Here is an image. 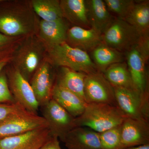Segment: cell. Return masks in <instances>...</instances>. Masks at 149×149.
Wrapping results in <instances>:
<instances>
[{"label": "cell", "instance_id": "cell-5", "mask_svg": "<svg viewBox=\"0 0 149 149\" xmlns=\"http://www.w3.org/2000/svg\"><path fill=\"white\" fill-rule=\"evenodd\" d=\"M125 60L134 88L140 93H149L146 65L149 56V37L143 36L138 45L125 53Z\"/></svg>", "mask_w": 149, "mask_h": 149}, {"label": "cell", "instance_id": "cell-9", "mask_svg": "<svg viewBox=\"0 0 149 149\" xmlns=\"http://www.w3.org/2000/svg\"><path fill=\"white\" fill-rule=\"evenodd\" d=\"M41 108L42 116L47 123L51 136L63 142L67 134L76 127L75 118L52 99Z\"/></svg>", "mask_w": 149, "mask_h": 149}, {"label": "cell", "instance_id": "cell-17", "mask_svg": "<svg viewBox=\"0 0 149 149\" xmlns=\"http://www.w3.org/2000/svg\"><path fill=\"white\" fill-rule=\"evenodd\" d=\"M85 3L91 28L102 36L114 17L102 0H85Z\"/></svg>", "mask_w": 149, "mask_h": 149}, {"label": "cell", "instance_id": "cell-7", "mask_svg": "<svg viewBox=\"0 0 149 149\" xmlns=\"http://www.w3.org/2000/svg\"><path fill=\"white\" fill-rule=\"evenodd\" d=\"M117 107L125 118L149 120V93L134 88L113 87Z\"/></svg>", "mask_w": 149, "mask_h": 149}, {"label": "cell", "instance_id": "cell-8", "mask_svg": "<svg viewBox=\"0 0 149 149\" xmlns=\"http://www.w3.org/2000/svg\"><path fill=\"white\" fill-rule=\"evenodd\" d=\"M48 127L45 119L23 108L0 120V139Z\"/></svg>", "mask_w": 149, "mask_h": 149}, {"label": "cell", "instance_id": "cell-27", "mask_svg": "<svg viewBox=\"0 0 149 149\" xmlns=\"http://www.w3.org/2000/svg\"><path fill=\"white\" fill-rule=\"evenodd\" d=\"M121 125L100 133L102 149H120Z\"/></svg>", "mask_w": 149, "mask_h": 149}, {"label": "cell", "instance_id": "cell-31", "mask_svg": "<svg viewBox=\"0 0 149 149\" xmlns=\"http://www.w3.org/2000/svg\"><path fill=\"white\" fill-rule=\"evenodd\" d=\"M58 138L51 136L40 149H62Z\"/></svg>", "mask_w": 149, "mask_h": 149}, {"label": "cell", "instance_id": "cell-3", "mask_svg": "<svg viewBox=\"0 0 149 149\" xmlns=\"http://www.w3.org/2000/svg\"><path fill=\"white\" fill-rule=\"evenodd\" d=\"M34 15L29 7L17 5L0 11V33L10 37L28 35L35 29Z\"/></svg>", "mask_w": 149, "mask_h": 149}, {"label": "cell", "instance_id": "cell-10", "mask_svg": "<svg viewBox=\"0 0 149 149\" xmlns=\"http://www.w3.org/2000/svg\"><path fill=\"white\" fill-rule=\"evenodd\" d=\"M83 93L86 104H108L117 107L113 87L102 72L86 74Z\"/></svg>", "mask_w": 149, "mask_h": 149}, {"label": "cell", "instance_id": "cell-28", "mask_svg": "<svg viewBox=\"0 0 149 149\" xmlns=\"http://www.w3.org/2000/svg\"><path fill=\"white\" fill-rule=\"evenodd\" d=\"M17 37H8L0 33V63H8L12 60L14 53L21 42H18Z\"/></svg>", "mask_w": 149, "mask_h": 149}, {"label": "cell", "instance_id": "cell-22", "mask_svg": "<svg viewBox=\"0 0 149 149\" xmlns=\"http://www.w3.org/2000/svg\"><path fill=\"white\" fill-rule=\"evenodd\" d=\"M61 68L55 84L72 92L84 100L83 91L86 74L67 68Z\"/></svg>", "mask_w": 149, "mask_h": 149}, {"label": "cell", "instance_id": "cell-16", "mask_svg": "<svg viewBox=\"0 0 149 149\" xmlns=\"http://www.w3.org/2000/svg\"><path fill=\"white\" fill-rule=\"evenodd\" d=\"M66 42L72 47L88 52H92L102 42L101 35L94 29L73 26L68 29Z\"/></svg>", "mask_w": 149, "mask_h": 149}, {"label": "cell", "instance_id": "cell-15", "mask_svg": "<svg viewBox=\"0 0 149 149\" xmlns=\"http://www.w3.org/2000/svg\"><path fill=\"white\" fill-rule=\"evenodd\" d=\"M68 149H102L100 133L86 127H76L63 141Z\"/></svg>", "mask_w": 149, "mask_h": 149}, {"label": "cell", "instance_id": "cell-19", "mask_svg": "<svg viewBox=\"0 0 149 149\" xmlns=\"http://www.w3.org/2000/svg\"><path fill=\"white\" fill-rule=\"evenodd\" d=\"M52 99L75 118L83 113L87 104L79 96L56 84L52 91Z\"/></svg>", "mask_w": 149, "mask_h": 149}, {"label": "cell", "instance_id": "cell-20", "mask_svg": "<svg viewBox=\"0 0 149 149\" xmlns=\"http://www.w3.org/2000/svg\"><path fill=\"white\" fill-rule=\"evenodd\" d=\"M60 4L63 18H66L74 26L91 28L85 0H61Z\"/></svg>", "mask_w": 149, "mask_h": 149}, {"label": "cell", "instance_id": "cell-12", "mask_svg": "<svg viewBox=\"0 0 149 149\" xmlns=\"http://www.w3.org/2000/svg\"><path fill=\"white\" fill-rule=\"evenodd\" d=\"M149 145V122L125 118L121 124L120 149Z\"/></svg>", "mask_w": 149, "mask_h": 149}, {"label": "cell", "instance_id": "cell-1", "mask_svg": "<svg viewBox=\"0 0 149 149\" xmlns=\"http://www.w3.org/2000/svg\"><path fill=\"white\" fill-rule=\"evenodd\" d=\"M125 118L117 107L108 104H87L83 113L75 118V126L88 127L101 133L121 125Z\"/></svg>", "mask_w": 149, "mask_h": 149}, {"label": "cell", "instance_id": "cell-30", "mask_svg": "<svg viewBox=\"0 0 149 149\" xmlns=\"http://www.w3.org/2000/svg\"><path fill=\"white\" fill-rule=\"evenodd\" d=\"M23 108H24L17 102L13 104H0V120Z\"/></svg>", "mask_w": 149, "mask_h": 149}, {"label": "cell", "instance_id": "cell-26", "mask_svg": "<svg viewBox=\"0 0 149 149\" xmlns=\"http://www.w3.org/2000/svg\"><path fill=\"white\" fill-rule=\"evenodd\" d=\"M109 12L115 18L124 20L136 3L133 0H104Z\"/></svg>", "mask_w": 149, "mask_h": 149}, {"label": "cell", "instance_id": "cell-13", "mask_svg": "<svg viewBox=\"0 0 149 149\" xmlns=\"http://www.w3.org/2000/svg\"><path fill=\"white\" fill-rule=\"evenodd\" d=\"M51 136L48 127L0 139V149H40Z\"/></svg>", "mask_w": 149, "mask_h": 149}, {"label": "cell", "instance_id": "cell-11", "mask_svg": "<svg viewBox=\"0 0 149 149\" xmlns=\"http://www.w3.org/2000/svg\"><path fill=\"white\" fill-rule=\"evenodd\" d=\"M6 75L15 102L28 111L37 113L40 105L29 81L15 68L7 71Z\"/></svg>", "mask_w": 149, "mask_h": 149}, {"label": "cell", "instance_id": "cell-29", "mask_svg": "<svg viewBox=\"0 0 149 149\" xmlns=\"http://www.w3.org/2000/svg\"><path fill=\"white\" fill-rule=\"evenodd\" d=\"M16 103L11 93L5 73L0 74V104Z\"/></svg>", "mask_w": 149, "mask_h": 149}, {"label": "cell", "instance_id": "cell-14", "mask_svg": "<svg viewBox=\"0 0 149 149\" xmlns=\"http://www.w3.org/2000/svg\"><path fill=\"white\" fill-rule=\"evenodd\" d=\"M29 83L40 107L50 100L54 86V76L49 62L45 61L39 67Z\"/></svg>", "mask_w": 149, "mask_h": 149}, {"label": "cell", "instance_id": "cell-23", "mask_svg": "<svg viewBox=\"0 0 149 149\" xmlns=\"http://www.w3.org/2000/svg\"><path fill=\"white\" fill-rule=\"evenodd\" d=\"M124 20L135 27L142 36L149 35V1H136Z\"/></svg>", "mask_w": 149, "mask_h": 149}, {"label": "cell", "instance_id": "cell-18", "mask_svg": "<svg viewBox=\"0 0 149 149\" xmlns=\"http://www.w3.org/2000/svg\"><path fill=\"white\" fill-rule=\"evenodd\" d=\"M40 40L47 49L65 42L68 29L63 19L42 20L39 24Z\"/></svg>", "mask_w": 149, "mask_h": 149}, {"label": "cell", "instance_id": "cell-34", "mask_svg": "<svg viewBox=\"0 0 149 149\" xmlns=\"http://www.w3.org/2000/svg\"><path fill=\"white\" fill-rule=\"evenodd\" d=\"M2 1V0H0V3L1 2V1Z\"/></svg>", "mask_w": 149, "mask_h": 149}, {"label": "cell", "instance_id": "cell-2", "mask_svg": "<svg viewBox=\"0 0 149 149\" xmlns=\"http://www.w3.org/2000/svg\"><path fill=\"white\" fill-rule=\"evenodd\" d=\"M47 50L49 61L56 66L67 68L86 74L98 71L88 52L72 47L66 42Z\"/></svg>", "mask_w": 149, "mask_h": 149}, {"label": "cell", "instance_id": "cell-21", "mask_svg": "<svg viewBox=\"0 0 149 149\" xmlns=\"http://www.w3.org/2000/svg\"><path fill=\"white\" fill-rule=\"evenodd\" d=\"M92 52V59L98 72L103 73L111 65L125 61V54L102 43Z\"/></svg>", "mask_w": 149, "mask_h": 149}, {"label": "cell", "instance_id": "cell-32", "mask_svg": "<svg viewBox=\"0 0 149 149\" xmlns=\"http://www.w3.org/2000/svg\"><path fill=\"white\" fill-rule=\"evenodd\" d=\"M125 149H149V145H143L139 146L132 147Z\"/></svg>", "mask_w": 149, "mask_h": 149}, {"label": "cell", "instance_id": "cell-6", "mask_svg": "<svg viewBox=\"0 0 149 149\" xmlns=\"http://www.w3.org/2000/svg\"><path fill=\"white\" fill-rule=\"evenodd\" d=\"M143 36L125 20L114 17L102 34V42L125 53L139 44Z\"/></svg>", "mask_w": 149, "mask_h": 149}, {"label": "cell", "instance_id": "cell-33", "mask_svg": "<svg viewBox=\"0 0 149 149\" xmlns=\"http://www.w3.org/2000/svg\"><path fill=\"white\" fill-rule=\"evenodd\" d=\"M8 62H2L0 63V74L2 71L3 69L7 64Z\"/></svg>", "mask_w": 149, "mask_h": 149}, {"label": "cell", "instance_id": "cell-24", "mask_svg": "<svg viewBox=\"0 0 149 149\" xmlns=\"http://www.w3.org/2000/svg\"><path fill=\"white\" fill-rule=\"evenodd\" d=\"M102 73L113 87L135 89L125 61L111 65Z\"/></svg>", "mask_w": 149, "mask_h": 149}, {"label": "cell", "instance_id": "cell-25", "mask_svg": "<svg viewBox=\"0 0 149 149\" xmlns=\"http://www.w3.org/2000/svg\"><path fill=\"white\" fill-rule=\"evenodd\" d=\"M32 7L42 20L54 21L63 19L60 1L57 0H33Z\"/></svg>", "mask_w": 149, "mask_h": 149}, {"label": "cell", "instance_id": "cell-4", "mask_svg": "<svg viewBox=\"0 0 149 149\" xmlns=\"http://www.w3.org/2000/svg\"><path fill=\"white\" fill-rule=\"evenodd\" d=\"M46 48L40 39L30 36L20 43L14 53L12 60L14 68L28 81L40 66Z\"/></svg>", "mask_w": 149, "mask_h": 149}]
</instances>
